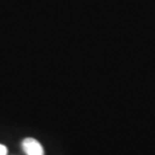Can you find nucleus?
Instances as JSON below:
<instances>
[{
    "label": "nucleus",
    "instance_id": "nucleus-1",
    "mask_svg": "<svg viewBox=\"0 0 155 155\" xmlns=\"http://www.w3.org/2000/svg\"><path fill=\"white\" fill-rule=\"evenodd\" d=\"M22 149L26 155H45L41 144L31 137L25 138L22 141Z\"/></svg>",
    "mask_w": 155,
    "mask_h": 155
},
{
    "label": "nucleus",
    "instance_id": "nucleus-2",
    "mask_svg": "<svg viewBox=\"0 0 155 155\" xmlns=\"http://www.w3.org/2000/svg\"><path fill=\"white\" fill-rule=\"evenodd\" d=\"M0 155H7V148L3 144H0Z\"/></svg>",
    "mask_w": 155,
    "mask_h": 155
}]
</instances>
